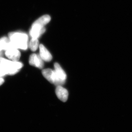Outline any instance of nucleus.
Returning <instances> with one entry per match:
<instances>
[{
    "mask_svg": "<svg viewBox=\"0 0 132 132\" xmlns=\"http://www.w3.org/2000/svg\"><path fill=\"white\" fill-rule=\"evenodd\" d=\"M9 48L26 50L28 48V36L26 34L20 32H11L9 34Z\"/></svg>",
    "mask_w": 132,
    "mask_h": 132,
    "instance_id": "f257e3e1",
    "label": "nucleus"
},
{
    "mask_svg": "<svg viewBox=\"0 0 132 132\" xmlns=\"http://www.w3.org/2000/svg\"><path fill=\"white\" fill-rule=\"evenodd\" d=\"M0 64L6 68L8 74L11 75L17 73L23 67V64L21 62L9 60L2 57L0 58Z\"/></svg>",
    "mask_w": 132,
    "mask_h": 132,
    "instance_id": "f03ea898",
    "label": "nucleus"
},
{
    "mask_svg": "<svg viewBox=\"0 0 132 132\" xmlns=\"http://www.w3.org/2000/svg\"><path fill=\"white\" fill-rule=\"evenodd\" d=\"M42 73L43 76L49 82L56 86H61L65 83V82L59 78L54 70L46 69L43 70Z\"/></svg>",
    "mask_w": 132,
    "mask_h": 132,
    "instance_id": "7ed1b4c3",
    "label": "nucleus"
},
{
    "mask_svg": "<svg viewBox=\"0 0 132 132\" xmlns=\"http://www.w3.org/2000/svg\"><path fill=\"white\" fill-rule=\"evenodd\" d=\"M45 31L44 27L33 23L30 31V35L32 38L38 39Z\"/></svg>",
    "mask_w": 132,
    "mask_h": 132,
    "instance_id": "20e7f679",
    "label": "nucleus"
},
{
    "mask_svg": "<svg viewBox=\"0 0 132 132\" xmlns=\"http://www.w3.org/2000/svg\"><path fill=\"white\" fill-rule=\"evenodd\" d=\"M29 63L31 65L34 66L38 68L42 69L44 67L43 60L39 55L33 54L30 55L29 59Z\"/></svg>",
    "mask_w": 132,
    "mask_h": 132,
    "instance_id": "39448f33",
    "label": "nucleus"
},
{
    "mask_svg": "<svg viewBox=\"0 0 132 132\" xmlns=\"http://www.w3.org/2000/svg\"><path fill=\"white\" fill-rule=\"evenodd\" d=\"M55 93L58 98L61 101L65 102L67 100L69 95L68 91L61 86H57L55 89Z\"/></svg>",
    "mask_w": 132,
    "mask_h": 132,
    "instance_id": "423d86ee",
    "label": "nucleus"
},
{
    "mask_svg": "<svg viewBox=\"0 0 132 132\" xmlns=\"http://www.w3.org/2000/svg\"><path fill=\"white\" fill-rule=\"evenodd\" d=\"M5 55L8 59L13 61H18L21 57V53L16 48H9L6 50Z\"/></svg>",
    "mask_w": 132,
    "mask_h": 132,
    "instance_id": "0eeeda50",
    "label": "nucleus"
},
{
    "mask_svg": "<svg viewBox=\"0 0 132 132\" xmlns=\"http://www.w3.org/2000/svg\"><path fill=\"white\" fill-rule=\"evenodd\" d=\"M39 55L43 61L50 62L52 60V56L50 52L44 45L41 44L39 46Z\"/></svg>",
    "mask_w": 132,
    "mask_h": 132,
    "instance_id": "6e6552de",
    "label": "nucleus"
},
{
    "mask_svg": "<svg viewBox=\"0 0 132 132\" xmlns=\"http://www.w3.org/2000/svg\"><path fill=\"white\" fill-rule=\"evenodd\" d=\"M54 71L57 74L59 78L61 80L64 82H65V80L67 78V75L64 70L62 69L60 64L57 63H55L54 64Z\"/></svg>",
    "mask_w": 132,
    "mask_h": 132,
    "instance_id": "1a4fd4ad",
    "label": "nucleus"
},
{
    "mask_svg": "<svg viewBox=\"0 0 132 132\" xmlns=\"http://www.w3.org/2000/svg\"><path fill=\"white\" fill-rule=\"evenodd\" d=\"M50 20H51L50 16L48 15H43L38 19L34 23L38 24L42 27H44V26L50 21Z\"/></svg>",
    "mask_w": 132,
    "mask_h": 132,
    "instance_id": "9d476101",
    "label": "nucleus"
},
{
    "mask_svg": "<svg viewBox=\"0 0 132 132\" xmlns=\"http://www.w3.org/2000/svg\"><path fill=\"white\" fill-rule=\"evenodd\" d=\"M10 40L7 38L3 37L0 39V51L6 50L9 47Z\"/></svg>",
    "mask_w": 132,
    "mask_h": 132,
    "instance_id": "9b49d317",
    "label": "nucleus"
},
{
    "mask_svg": "<svg viewBox=\"0 0 132 132\" xmlns=\"http://www.w3.org/2000/svg\"><path fill=\"white\" fill-rule=\"evenodd\" d=\"M39 42L38 39L32 38L29 43V47L33 52H35L39 47Z\"/></svg>",
    "mask_w": 132,
    "mask_h": 132,
    "instance_id": "f8f14e48",
    "label": "nucleus"
},
{
    "mask_svg": "<svg viewBox=\"0 0 132 132\" xmlns=\"http://www.w3.org/2000/svg\"><path fill=\"white\" fill-rule=\"evenodd\" d=\"M8 74L7 70L4 66L0 64V77Z\"/></svg>",
    "mask_w": 132,
    "mask_h": 132,
    "instance_id": "ddd939ff",
    "label": "nucleus"
},
{
    "mask_svg": "<svg viewBox=\"0 0 132 132\" xmlns=\"http://www.w3.org/2000/svg\"><path fill=\"white\" fill-rule=\"evenodd\" d=\"M4 82V80L3 78L0 77V86L2 85L3 84V82Z\"/></svg>",
    "mask_w": 132,
    "mask_h": 132,
    "instance_id": "4468645a",
    "label": "nucleus"
},
{
    "mask_svg": "<svg viewBox=\"0 0 132 132\" xmlns=\"http://www.w3.org/2000/svg\"><path fill=\"white\" fill-rule=\"evenodd\" d=\"M3 55V53L2 51H0V58L2 57Z\"/></svg>",
    "mask_w": 132,
    "mask_h": 132,
    "instance_id": "2eb2a0df",
    "label": "nucleus"
}]
</instances>
